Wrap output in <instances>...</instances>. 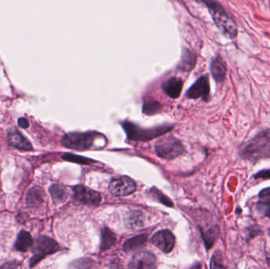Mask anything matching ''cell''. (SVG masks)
Masks as SVG:
<instances>
[{"instance_id":"6da1fadb","label":"cell","mask_w":270,"mask_h":269,"mask_svg":"<svg viewBox=\"0 0 270 269\" xmlns=\"http://www.w3.org/2000/svg\"><path fill=\"white\" fill-rule=\"evenodd\" d=\"M208 7L210 15L216 26L226 37L230 39L236 38L238 25L229 13L225 11L222 5L215 0H204Z\"/></svg>"},{"instance_id":"7a4b0ae2","label":"cell","mask_w":270,"mask_h":269,"mask_svg":"<svg viewBox=\"0 0 270 269\" xmlns=\"http://www.w3.org/2000/svg\"><path fill=\"white\" fill-rule=\"evenodd\" d=\"M240 155L250 161L270 156V131H262L240 149Z\"/></svg>"},{"instance_id":"3957f363","label":"cell","mask_w":270,"mask_h":269,"mask_svg":"<svg viewBox=\"0 0 270 269\" xmlns=\"http://www.w3.org/2000/svg\"><path fill=\"white\" fill-rule=\"evenodd\" d=\"M122 127L124 129L127 139L131 141L143 142L162 136L173 128V126H160L153 128L145 129L128 121L122 122Z\"/></svg>"},{"instance_id":"277c9868","label":"cell","mask_w":270,"mask_h":269,"mask_svg":"<svg viewBox=\"0 0 270 269\" xmlns=\"http://www.w3.org/2000/svg\"><path fill=\"white\" fill-rule=\"evenodd\" d=\"M60 247L57 241L47 236H40L36 240L32 247V257L29 266L33 268L38 265L48 255L59 250Z\"/></svg>"},{"instance_id":"5b68a950","label":"cell","mask_w":270,"mask_h":269,"mask_svg":"<svg viewBox=\"0 0 270 269\" xmlns=\"http://www.w3.org/2000/svg\"><path fill=\"white\" fill-rule=\"evenodd\" d=\"M155 151L159 157L170 160L184 154L185 149L178 139L173 136H167L156 143Z\"/></svg>"},{"instance_id":"8992f818","label":"cell","mask_w":270,"mask_h":269,"mask_svg":"<svg viewBox=\"0 0 270 269\" xmlns=\"http://www.w3.org/2000/svg\"><path fill=\"white\" fill-rule=\"evenodd\" d=\"M96 132H71L65 134L62 138V145L67 149L75 150H86L94 145L97 137Z\"/></svg>"},{"instance_id":"52a82bcc","label":"cell","mask_w":270,"mask_h":269,"mask_svg":"<svg viewBox=\"0 0 270 269\" xmlns=\"http://www.w3.org/2000/svg\"><path fill=\"white\" fill-rule=\"evenodd\" d=\"M73 198L76 203L87 206H97L101 202L102 197L100 192L85 187L75 186L73 187Z\"/></svg>"},{"instance_id":"ba28073f","label":"cell","mask_w":270,"mask_h":269,"mask_svg":"<svg viewBox=\"0 0 270 269\" xmlns=\"http://www.w3.org/2000/svg\"><path fill=\"white\" fill-rule=\"evenodd\" d=\"M137 185L135 181L127 176L115 177L109 184V191L116 197H124L135 192Z\"/></svg>"},{"instance_id":"9c48e42d","label":"cell","mask_w":270,"mask_h":269,"mask_svg":"<svg viewBox=\"0 0 270 269\" xmlns=\"http://www.w3.org/2000/svg\"><path fill=\"white\" fill-rule=\"evenodd\" d=\"M151 242L163 253H169L173 250L175 244V238L173 232L162 230L156 232L151 238Z\"/></svg>"},{"instance_id":"30bf717a","label":"cell","mask_w":270,"mask_h":269,"mask_svg":"<svg viewBox=\"0 0 270 269\" xmlns=\"http://www.w3.org/2000/svg\"><path fill=\"white\" fill-rule=\"evenodd\" d=\"M157 260L155 255L147 251L135 253L130 261L128 267L135 269H156Z\"/></svg>"},{"instance_id":"8fae6325","label":"cell","mask_w":270,"mask_h":269,"mask_svg":"<svg viewBox=\"0 0 270 269\" xmlns=\"http://www.w3.org/2000/svg\"><path fill=\"white\" fill-rule=\"evenodd\" d=\"M210 81L207 76H202L188 89L187 96L191 99L202 97L204 100L208 101L210 99Z\"/></svg>"},{"instance_id":"7c38bea8","label":"cell","mask_w":270,"mask_h":269,"mask_svg":"<svg viewBox=\"0 0 270 269\" xmlns=\"http://www.w3.org/2000/svg\"><path fill=\"white\" fill-rule=\"evenodd\" d=\"M7 141L10 145L15 149H20L23 151H31L33 150V145L31 142L21 133L17 131V129H10L7 131Z\"/></svg>"},{"instance_id":"4fadbf2b","label":"cell","mask_w":270,"mask_h":269,"mask_svg":"<svg viewBox=\"0 0 270 269\" xmlns=\"http://www.w3.org/2000/svg\"><path fill=\"white\" fill-rule=\"evenodd\" d=\"M210 71L216 82L225 81L227 74V66L225 62L220 56L216 57L210 64Z\"/></svg>"},{"instance_id":"5bb4252c","label":"cell","mask_w":270,"mask_h":269,"mask_svg":"<svg viewBox=\"0 0 270 269\" xmlns=\"http://www.w3.org/2000/svg\"><path fill=\"white\" fill-rule=\"evenodd\" d=\"M163 90L169 97L176 99L180 96L183 89V81L176 77H173L163 84Z\"/></svg>"},{"instance_id":"9a60e30c","label":"cell","mask_w":270,"mask_h":269,"mask_svg":"<svg viewBox=\"0 0 270 269\" xmlns=\"http://www.w3.org/2000/svg\"><path fill=\"white\" fill-rule=\"evenodd\" d=\"M148 235L146 234H140L137 236L130 238L126 241L123 244V250L125 252H133L135 250H140L146 247L147 243Z\"/></svg>"},{"instance_id":"2e32d148","label":"cell","mask_w":270,"mask_h":269,"mask_svg":"<svg viewBox=\"0 0 270 269\" xmlns=\"http://www.w3.org/2000/svg\"><path fill=\"white\" fill-rule=\"evenodd\" d=\"M34 239L31 234L26 231H21L18 235L17 240L15 242V249L19 252L25 253L34 246Z\"/></svg>"},{"instance_id":"e0dca14e","label":"cell","mask_w":270,"mask_h":269,"mask_svg":"<svg viewBox=\"0 0 270 269\" xmlns=\"http://www.w3.org/2000/svg\"><path fill=\"white\" fill-rule=\"evenodd\" d=\"M49 192H50L52 200L57 205L64 203L69 197L68 190L62 185H52L49 188Z\"/></svg>"},{"instance_id":"ac0fdd59","label":"cell","mask_w":270,"mask_h":269,"mask_svg":"<svg viewBox=\"0 0 270 269\" xmlns=\"http://www.w3.org/2000/svg\"><path fill=\"white\" fill-rule=\"evenodd\" d=\"M202 238L203 239L205 247L206 250H209L213 247L215 242L218 239L220 235V228L219 226L213 225L211 228H209L208 230L202 231Z\"/></svg>"},{"instance_id":"d6986e66","label":"cell","mask_w":270,"mask_h":269,"mask_svg":"<svg viewBox=\"0 0 270 269\" xmlns=\"http://www.w3.org/2000/svg\"><path fill=\"white\" fill-rule=\"evenodd\" d=\"M44 191L38 187L29 190L26 196V202L30 207H36L41 205L44 201Z\"/></svg>"},{"instance_id":"ffe728a7","label":"cell","mask_w":270,"mask_h":269,"mask_svg":"<svg viewBox=\"0 0 270 269\" xmlns=\"http://www.w3.org/2000/svg\"><path fill=\"white\" fill-rule=\"evenodd\" d=\"M116 242V237L112 231L108 228H104L101 231V242H100V250L101 251L108 250L113 247Z\"/></svg>"},{"instance_id":"44dd1931","label":"cell","mask_w":270,"mask_h":269,"mask_svg":"<svg viewBox=\"0 0 270 269\" xmlns=\"http://www.w3.org/2000/svg\"><path fill=\"white\" fill-rule=\"evenodd\" d=\"M196 57L193 56V53L190 52H184V56L182 58V63L181 67L185 71H190L193 69L195 65Z\"/></svg>"},{"instance_id":"7402d4cb","label":"cell","mask_w":270,"mask_h":269,"mask_svg":"<svg viewBox=\"0 0 270 269\" xmlns=\"http://www.w3.org/2000/svg\"><path fill=\"white\" fill-rule=\"evenodd\" d=\"M62 159L67 161L77 163L79 164H90L94 163V160L89 159V158L83 157L81 155H74V154H66L62 156Z\"/></svg>"},{"instance_id":"603a6c76","label":"cell","mask_w":270,"mask_h":269,"mask_svg":"<svg viewBox=\"0 0 270 269\" xmlns=\"http://www.w3.org/2000/svg\"><path fill=\"white\" fill-rule=\"evenodd\" d=\"M161 105L157 101H149L143 105V113L147 115H153L160 112Z\"/></svg>"},{"instance_id":"cb8c5ba5","label":"cell","mask_w":270,"mask_h":269,"mask_svg":"<svg viewBox=\"0 0 270 269\" xmlns=\"http://www.w3.org/2000/svg\"><path fill=\"white\" fill-rule=\"evenodd\" d=\"M256 211L265 217L270 218V201H258L255 205Z\"/></svg>"},{"instance_id":"d4e9b609","label":"cell","mask_w":270,"mask_h":269,"mask_svg":"<svg viewBox=\"0 0 270 269\" xmlns=\"http://www.w3.org/2000/svg\"><path fill=\"white\" fill-rule=\"evenodd\" d=\"M151 191H152V193L154 194V196H155L163 205H166L168 207H173V203L172 202L170 199L166 197V196H165L164 193L160 192V191H158L156 187H153V188L151 189Z\"/></svg>"},{"instance_id":"484cf974","label":"cell","mask_w":270,"mask_h":269,"mask_svg":"<svg viewBox=\"0 0 270 269\" xmlns=\"http://www.w3.org/2000/svg\"><path fill=\"white\" fill-rule=\"evenodd\" d=\"M222 257L219 252L214 253L212 255V260L210 261V268L216 269V268H225L222 265Z\"/></svg>"},{"instance_id":"4316f807","label":"cell","mask_w":270,"mask_h":269,"mask_svg":"<svg viewBox=\"0 0 270 269\" xmlns=\"http://www.w3.org/2000/svg\"><path fill=\"white\" fill-rule=\"evenodd\" d=\"M254 179H270V169H264L257 172L253 175Z\"/></svg>"},{"instance_id":"83f0119b","label":"cell","mask_w":270,"mask_h":269,"mask_svg":"<svg viewBox=\"0 0 270 269\" xmlns=\"http://www.w3.org/2000/svg\"><path fill=\"white\" fill-rule=\"evenodd\" d=\"M258 197L262 201H270V187L263 189L258 194Z\"/></svg>"},{"instance_id":"f1b7e54d","label":"cell","mask_w":270,"mask_h":269,"mask_svg":"<svg viewBox=\"0 0 270 269\" xmlns=\"http://www.w3.org/2000/svg\"><path fill=\"white\" fill-rule=\"evenodd\" d=\"M18 122H19V127H21V128L27 129L29 127V121L26 118H23V117L19 118Z\"/></svg>"},{"instance_id":"f546056e","label":"cell","mask_w":270,"mask_h":269,"mask_svg":"<svg viewBox=\"0 0 270 269\" xmlns=\"http://www.w3.org/2000/svg\"><path fill=\"white\" fill-rule=\"evenodd\" d=\"M262 231L260 230L259 228H256L253 229V228H251V230L250 231L249 234H248V238H253V237H255V234H259Z\"/></svg>"},{"instance_id":"4dcf8cb0","label":"cell","mask_w":270,"mask_h":269,"mask_svg":"<svg viewBox=\"0 0 270 269\" xmlns=\"http://www.w3.org/2000/svg\"><path fill=\"white\" fill-rule=\"evenodd\" d=\"M266 262H267L269 267L270 268V258H266Z\"/></svg>"},{"instance_id":"1f68e13d","label":"cell","mask_w":270,"mask_h":269,"mask_svg":"<svg viewBox=\"0 0 270 269\" xmlns=\"http://www.w3.org/2000/svg\"><path fill=\"white\" fill-rule=\"evenodd\" d=\"M242 211L241 209H239V208H238V209H237V210H236V211H237L236 213L237 214H239V213L240 214V213H241V212H240V211Z\"/></svg>"},{"instance_id":"d6a6232c","label":"cell","mask_w":270,"mask_h":269,"mask_svg":"<svg viewBox=\"0 0 270 269\" xmlns=\"http://www.w3.org/2000/svg\"><path fill=\"white\" fill-rule=\"evenodd\" d=\"M269 234H270V230H269Z\"/></svg>"}]
</instances>
